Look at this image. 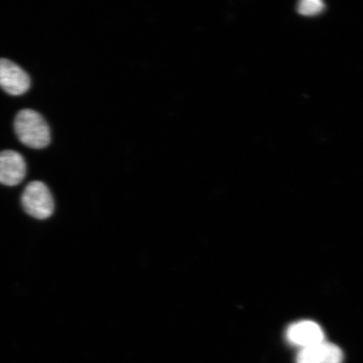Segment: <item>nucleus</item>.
<instances>
[{
  "label": "nucleus",
  "instance_id": "obj_6",
  "mask_svg": "<svg viewBox=\"0 0 363 363\" xmlns=\"http://www.w3.org/2000/svg\"><path fill=\"white\" fill-rule=\"evenodd\" d=\"M343 353L333 343L322 342L314 346L301 349L297 363H342Z\"/></svg>",
  "mask_w": 363,
  "mask_h": 363
},
{
  "label": "nucleus",
  "instance_id": "obj_4",
  "mask_svg": "<svg viewBox=\"0 0 363 363\" xmlns=\"http://www.w3.org/2000/svg\"><path fill=\"white\" fill-rule=\"evenodd\" d=\"M26 171V162L21 153L12 150L0 152V184L11 187L20 184Z\"/></svg>",
  "mask_w": 363,
  "mask_h": 363
},
{
  "label": "nucleus",
  "instance_id": "obj_5",
  "mask_svg": "<svg viewBox=\"0 0 363 363\" xmlns=\"http://www.w3.org/2000/svg\"><path fill=\"white\" fill-rule=\"evenodd\" d=\"M289 342L302 349L324 342L323 330L314 321L303 320L290 326L287 331Z\"/></svg>",
  "mask_w": 363,
  "mask_h": 363
},
{
  "label": "nucleus",
  "instance_id": "obj_2",
  "mask_svg": "<svg viewBox=\"0 0 363 363\" xmlns=\"http://www.w3.org/2000/svg\"><path fill=\"white\" fill-rule=\"evenodd\" d=\"M24 211L36 220H47L54 212V199L43 182L33 181L27 184L21 196Z\"/></svg>",
  "mask_w": 363,
  "mask_h": 363
},
{
  "label": "nucleus",
  "instance_id": "obj_1",
  "mask_svg": "<svg viewBox=\"0 0 363 363\" xmlns=\"http://www.w3.org/2000/svg\"><path fill=\"white\" fill-rule=\"evenodd\" d=\"M15 131L22 144L30 148L42 149L51 143V130L40 113L25 108L17 113Z\"/></svg>",
  "mask_w": 363,
  "mask_h": 363
},
{
  "label": "nucleus",
  "instance_id": "obj_7",
  "mask_svg": "<svg viewBox=\"0 0 363 363\" xmlns=\"http://www.w3.org/2000/svg\"><path fill=\"white\" fill-rule=\"evenodd\" d=\"M325 4L320 0H302L298 4V11L303 16H312L324 11Z\"/></svg>",
  "mask_w": 363,
  "mask_h": 363
},
{
  "label": "nucleus",
  "instance_id": "obj_3",
  "mask_svg": "<svg viewBox=\"0 0 363 363\" xmlns=\"http://www.w3.org/2000/svg\"><path fill=\"white\" fill-rule=\"evenodd\" d=\"M30 87V76L24 69L9 59H0V88L9 94L19 96Z\"/></svg>",
  "mask_w": 363,
  "mask_h": 363
}]
</instances>
